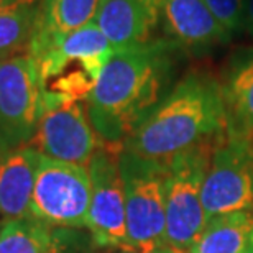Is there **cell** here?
<instances>
[{
	"label": "cell",
	"instance_id": "obj_11",
	"mask_svg": "<svg viewBox=\"0 0 253 253\" xmlns=\"http://www.w3.org/2000/svg\"><path fill=\"white\" fill-rule=\"evenodd\" d=\"M160 27L183 53L204 54L232 40L204 0H161Z\"/></svg>",
	"mask_w": 253,
	"mask_h": 253
},
{
	"label": "cell",
	"instance_id": "obj_25",
	"mask_svg": "<svg viewBox=\"0 0 253 253\" xmlns=\"http://www.w3.org/2000/svg\"><path fill=\"white\" fill-rule=\"evenodd\" d=\"M171 253H181L179 250H174V249H171Z\"/></svg>",
	"mask_w": 253,
	"mask_h": 253
},
{
	"label": "cell",
	"instance_id": "obj_26",
	"mask_svg": "<svg viewBox=\"0 0 253 253\" xmlns=\"http://www.w3.org/2000/svg\"><path fill=\"white\" fill-rule=\"evenodd\" d=\"M124 253H128V252H124Z\"/></svg>",
	"mask_w": 253,
	"mask_h": 253
},
{
	"label": "cell",
	"instance_id": "obj_21",
	"mask_svg": "<svg viewBox=\"0 0 253 253\" xmlns=\"http://www.w3.org/2000/svg\"><path fill=\"white\" fill-rule=\"evenodd\" d=\"M23 2H37V0H0V8L13 7V5H18Z\"/></svg>",
	"mask_w": 253,
	"mask_h": 253
},
{
	"label": "cell",
	"instance_id": "obj_16",
	"mask_svg": "<svg viewBox=\"0 0 253 253\" xmlns=\"http://www.w3.org/2000/svg\"><path fill=\"white\" fill-rule=\"evenodd\" d=\"M102 0H42L35 33L30 43L63 37L92 23Z\"/></svg>",
	"mask_w": 253,
	"mask_h": 253
},
{
	"label": "cell",
	"instance_id": "obj_23",
	"mask_svg": "<svg viewBox=\"0 0 253 253\" xmlns=\"http://www.w3.org/2000/svg\"><path fill=\"white\" fill-rule=\"evenodd\" d=\"M245 253H253V242H252V245L249 247V250H247Z\"/></svg>",
	"mask_w": 253,
	"mask_h": 253
},
{
	"label": "cell",
	"instance_id": "obj_10",
	"mask_svg": "<svg viewBox=\"0 0 253 253\" xmlns=\"http://www.w3.org/2000/svg\"><path fill=\"white\" fill-rule=\"evenodd\" d=\"M119 155L100 145L89 161L87 169L92 192L85 227L97 245L115 247L126 252L125 191Z\"/></svg>",
	"mask_w": 253,
	"mask_h": 253
},
{
	"label": "cell",
	"instance_id": "obj_15",
	"mask_svg": "<svg viewBox=\"0 0 253 253\" xmlns=\"http://www.w3.org/2000/svg\"><path fill=\"white\" fill-rule=\"evenodd\" d=\"M253 242L252 211L207 219L204 229L188 249L189 253H245Z\"/></svg>",
	"mask_w": 253,
	"mask_h": 253
},
{
	"label": "cell",
	"instance_id": "obj_4",
	"mask_svg": "<svg viewBox=\"0 0 253 253\" xmlns=\"http://www.w3.org/2000/svg\"><path fill=\"white\" fill-rule=\"evenodd\" d=\"M126 214V252L155 253L165 249L166 166L120 150Z\"/></svg>",
	"mask_w": 253,
	"mask_h": 253
},
{
	"label": "cell",
	"instance_id": "obj_13",
	"mask_svg": "<svg viewBox=\"0 0 253 253\" xmlns=\"http://www.w3.org/2000/svg\"><path fill=\"white\" fill-rule=\"evenodd\" d=\"M225 107V133L253 140V48H239L225 64L220 84Z\"/></svg>",
	"mask_w": 253,
	"mask_h": 253
},
{
	"label": "cell",
	"instance_id": "obj_6",
	"mask_svg": "<svg viewBox=\"0 0 253 253\" xmlns=\"http://www.w3.org/2000/svg\"><path fill=\"white\" fill-rule=\"evenodd\" d=\"M43 115V85L35 59L22 54L0 61V148H23Z\"/></svg>",
	"mask_w": 253,
	"mask_h": 253
},
{
	"label": "cell",
	"instance_id": "obj_3",
	"mask_svg": "<svg viewBox=\"0 0 253 253\" xmlns=\"http://www.w3.org/2000/svg\"><path fill=\"white\" fill-rule=\"evenodd\" d=\"M114 53L94 22L28 48L42 79L43 100H85Z\"/></svg>",
	"mask_w": 253,
	"mask_h": 253
},
{
	"label": "cell",
	"instance_id": "obj_5",
	"mask_svg": "<svg viewBox=\"0 0 253 253\" xmlns=\"http://www.w3.org/2000/svg\"><path fill=\"white\" fill-rule=\"evenodd\" d=\"M215 143L176 156L166 166L165 247L188 250L204 229L207 219L202 206V184Z\"/></svg>",
	"mask_w": 253,
	"mask_h": 253
},
{
	"label": "cell",
	"instance_id": "obj_12",
	"mask_svg": "<svg viewBox=\"0 0 253 253\" xmlns=\"http://www.w3.org/2000/svg\"><path fill=\"white\" fill-rule=\"evenodd\" d=\"M94 23L115 51L148 43L161 25V0H102Z\"/></svg>",
	"mask_w": 253,
	"mask_h": 253
},
{
	"label": "cell",
	"instance_id": "obj_8",
	"mask_svg": "<svg viewBox=\"0 0 253 253\" xmlns=\"http://www.w3.org/2000/svg\"><path fill=\"white\" fill-rule=\"evenodd\" d=\"M206 219L253 207V140L227 133L215 143L202 184Z\"/></svg>",
	"mask_w": 253,
	"mask_h": 253
},
{
	"label": "cell",
	"instance_id": "obj_9",
	"mask_svg": "<svg viewBox=\"0 0 253 253\" xmlns=\"http://www.w3.org/2000/svg\"><path fill=\"white\" fill-rule=\"evenodd\" d=\"M83 100H43V115L30 148L46 158L87 166L100 148Z\"/></svg>",
	"mask_w": 253,
	"mask_h": 253
},
{
	"label": "cell",
	"instance_id": "obj_19",
	"mask_svg": "<svg viewBox=\"0 0 253 253\" xmlns=\"http://www.w3.org/2000/svg\"><path fill=\"white\" fill-rule=\"evenodd\" d=\"M230 37L244 30L247 0H204Z\"/></svg>",
	"mask_w": 253,
	"mask_h": 253
},
{
	"label": "cell",
	"instance_id": "obj_14",
	"mask_svg": "<svg viewBox=\"0 0 253 253\" xmlns=\"http://www.w3.org/2000/svg\"><path fill=\"white\" fill-rule=\"evenodd\" d=\"M42 155L23 146L5 151L0 160V214L17 219L30 214L37 169Z\"/></svg>",
	"mask_w": 253,
	"mask_h": 253
},
{
	"label": "cell",
	"instance_id": "obj_1",
	"mask_svg": "<svg viewBox=\"0 0 253 253\" xmlns=\"http://www.w3.org/2000/svg\"><path fill=\"white\" fill-rule=\"evenodd\" d=\"M168 40L117 49L85 99L89 120L100 140L124 145L158 107L173 83L178 54Z\"/></svg>",
	"mask_w": 253,
	"mask_h": 253
},
{
	"label": "cell",
	"instance_id": "obj_24",
	"mask_svg": "<svg viewBox=\"0 0 253 253\" xmlns=\"http://www.w3.org/2000/svg\"><path fill=\"white\" fill-rule=\"evenodd\" d=\"M5 155V150H2V148H0V160H2V156Z\"/></svg>",
	"mask_w": 253,
	"mask_h": 253
},
{
	"label": "cell",
	"instance_id": "obj_18",
	"mask_svg": "<svg viewBox=\"0 0 253 253\" xmlns=\"http://www.w3.org/2000/svg\"><path fill=\"white\" fill-rule=\"evenodd\" d=\"M38 15V0L0 8V61L28 54Z\"/></svg>",
	"mask_w": 253,
	"mask_h": 253
},
{
	"label": "cell",
	"instance_id": "obj_7",
	"mask_svg": "<svg viewBox=\"0 0 253 253\" xmlns=\"http://www.w3.org/2000/svg\"><path fill=\"white\" fill-rule=\"evenodd\" d=\"M90 192L87 166L42 155L28 215L53 227H85Z\"/></svg>",
	"mask_w": 253,
	"mask_h": 253
},
{
	"label": "cell",
	"instance_id": "obj_20",
	"mask_svg": "<svg viewBox=\"0 0 253 253\" xmlns=\"http://www.w3.org/2000/svg\"><path fill=\"white\" fill-rule=\"evenodd\" d=\"M244 32H247V35H249V37H252V38H253V0H247Z\"/></svg>",
	"mask_w": 253,
	"mask_h": 253
},
{
	"label": "cell",
	"instance_id": "obj_17",
	"mask_svg": "<svg viewBox=\"0 0 253 253\" xmlns=\"http://www.w3.org/2000/svg\"><path fill=\"white\" fill-rule=\"evenodd\" d=\"M0 253H59L53 225L32 215L7 219L0 227Z\"/></svg>",
	"mask_w": 253,
	"mask_h": 253
},
{
	"label": "cell",
	"instance_id": "obj_2",
	"mask_svg": "<svg viewBox=\"0 0 253 253\" xmlns=\"http://www.w3.org/2000/svg\"><path fill=\"white\" fill-rule=\"evenodd\" d=\"M225 135V107L220 83L204 73H189L138 128L122 150L160 166L176 156L219 141Z\"/></svg>",
	"mask_w": 253,
	"mask_h": 253
},
{
	"label": "cell",
	"instance_id": "obj_22",
	"mask_svg": "<svg viewBox=\"0 0 253 253\" xmlns=\"http://www.w3.org/2000/svg\"><path fill=\"white\" fill-rule=\"evenodd\" d=\"M155 253H171V249H169V247H165V249H161V250L155 252Z\"/></svg>",
	"mask_w": 253,
	"mask_h": 253
}]
</instances>
